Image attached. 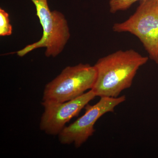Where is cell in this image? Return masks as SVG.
Listing matches in <instances>:
<instances>
[{
    "mask_svg": "<svg viewBox=\"0 0 158 158\" xmlns=\"http://www.w3.org/2000/svg\"><path fill=\"white\" fill-rule=\"evenodd\" d=\"M148 60L133 49L117 51L100 58L94 65L97 78L91 90L96 96L118 97L131 86L138 69Z\"/></svg>",
    "mask_w": 158,
    "mask_h": 158,
    "instance_id": "1",
    "label": "cell"
},
{
    "mask_svg": "<svg viewBox=\"0 0 158 158\" xmlns=\"http://www.w3.org/2000/svg\"><path fill=\"white\" fill-rule=\"evenodd\" d=\"M31 1L35 6L42 27V36L38 41L26 46L16 54L22 57L36 49L45 48L46 56L56 57L62 52L70 38L67 20L60 11L50 10L48 0Z\"/></svg>",
    "mask_w": 158,
    "mask_h": 158,
    "instance_id": "2",
    "label": "cell"
},
{
    "mask_svg": "<svg viewBox=\"0 0 158 158\" xmlns=\"http://www.w3.org/2000/svg\"><path fill=\"white\" fill-rule=\"evenodd\" d=\"M96 78L94 65L80 63L67 66L46 85L42 101L64 102L77 98L92 89Z\"/></svg>",
    "mask_w": 158,
    "mask_h": 158,
    "instance_id": "3",
    "label": "cell"
},
{
    "mask_svg": "<svg viewBox=\"0 0 158 158\" xmlns=\"http://www.w3.org/2000/svg\"><path fill=\"white\" fill-rule=\"evenodd\" d=\"M113 31L128 32L138 37L149 55L158 64V0H144L125 21L116 23Z\"/></svg>",
    "mask_w": 158,
    "mask_h": 158,
    "instance_id": "4",
    "label": "cell"
},
{
    "mask_svg": "<svg viewBox=\"0 0 158 158\" xmlns=\"http://www.w3.org/2000/svg\"><path fill=\"white\" fill-rule=\"evenodd\" d=\"M126 99L125 95L117 98L103 97L93 106L87 105L85 114L59 133V142L63 144H73L77 148L81 147L93 135L94 125L99 118L106 113L114 112L116 107Z\"/></svg>",
    "mask_w": 158,
    "mask_h": 158,
    "instance_id": "5",
    "label": "cell"
},
{
    "mask_svg": "<svg viewBox=\"0 0 158 158\" xmlns=\"http://www.w3.org/2000/svg\"><path fill=\"white\" fill-rule=\"evenodd\" d=\"M95 97L91 89L77 98L64 102L42 101L44 111L40 118V128L47 135H58L66 123L77 116Z\"/></svg>",
    "mask_w": 158,
    "mask_h": 158,
    "instance_id": "6",
    "label": "cell"
},
{
    "mask_svg": "<svg viewBox=\"0 0 158 158\" xmlns=\"http://www.w3.org/2000/svg\"><path fill=\"white\" fill-rule=\"evenodd\" d=\"M12 27L10 23L9 14L4 9H0V36H10L12 34Z\"/></svg>",
    "mask_w": 158,
    "mask_h": 158,
    "instance_id": "7",
    "label": "cell"
},
{
    "mask_svg": "<svg viewBox=\"0 0 158 158\" xmlns=\"http://www.w3.org/2000/svg\"><path fill=\"white\" fill-rule=\"evenodd\" d=\"M144 0H110V12L115 13L118 11H124L129 9L134 3Z\"/></svg>",
    "mask_w": 158,
    "mask_h": 158,
    "instance_id": "8",
    "label": "cell"
}]
</instances>
